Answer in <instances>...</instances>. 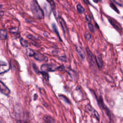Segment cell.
Returning a JSON list of instances; mask_svg holds the SVG:
<instances>
[{
	"label": "cell",
	"instance_id": "6da1fadb",
	"mask_svg": "<svg viewBox=\"0 0 123 123\" xmlns=\"http://www.w3.org/2000/svg\"><path fill=\"white\" fill-rule=\"evenodd\" d=\"M31 9L32 12L35 17L39 19H42L43 18V12L39 5L35 1L32 2L31 6Z\"/></svg>",
	"mask_w": 123,
	"mask_h": 123
},
{
	"label": "cell",
	"instance_id": "7a4b0ae2",
	"mask_svg": "<svg viewBox=\"0 0 123 123\" xmlns=\"http://www.w3.org/2000/svg\"><path fill=\"white\" fill-rule=\"evenodd\" d=\"M58 68L56 65H53L51 64H44L41 67V69L43 72H52L56 70Z\"/></svg>",
	"mask_w": 123,
	"mask_h": 123
},
{
	"label": "cell",
	"instance_id": "3957f363",
	"mask_svg": "<svg viewBox=\"0 0 123 123\" xmlns=\"http://www.w3.org/2000/svg\"><path fill=\"white\" fill-rule=\"evenodd\" d=\"M9 69V65L6 63L0 61V75L7 72Z\"/></svg>",
	"mask_w": 123,
	"mask_h": 123
},
{
	"label": "cell",
	"instance_id": "277c9868",
	"mask_svg": "<svg viewBox=\"0 0 123 123\" xmlns=\"http://www.w3.org/2000/svg\"><path fill=\"white\" fill-rule=\"evenodd\" d=\"M0 92L5 95H8L10 93V91L7 87L1 81H0Z\"/></svg>",
	"mask_w": 123,
	"mask_h": 123
},
{
	"label": "cell",
	"instance_id": "5b68a950",
	"mask_svg": "<svg viewBox=\"0 0 123 123\" xmlns=\"http://www.w3.org/2000/svg\"><path fill=\"white\" fill-rule=\"evenodd\" d=\"M87 55H88L89 59L91 61V63L92 64H94L96 63V58L92 54V52L88 48H87Z\"/></svg>",
	"mask_w": 123,
	"mask_h": 123
},
{
	"label": "cell",
	"instance_id": "8992f818",
	"mask_svg": "<svg viewBox=\"0 0 123 123\" xmlns=\"http://www.w3.org/2000/svg\"><path fill=\"white\" fill-rule=\"evenodd\" d=\"M96 62L99 68H101L103 65V62L100 54H97L96 55Z\"/></svg>",
	"mask_w": 123,
	"mask_h": 123
},
{
	"label": "cell",
	"instance_id": "52a82bcc",
	"mask_svg": "<svg viewBox=\"0 0 123 123\" xmlns=\"http://www.w3.org/2000/svg\"><path fill=\"white\" fill-rule=\"evenodd\" d=\"M34 56L35 59L39 61H48V58L46 57H45V56H44L43 55H41V54H35V55Z\"/></svg>",
	"mask_w": 123,
	"mask_h": 123
},
{
	"label": "cell",
	"instance_id": "ba28073f",
	"mask_svg": "<svg viewBox=\"0 0 123 123\" xmlns=\"http://www.w3.org/2000/svg\"><path fill=\"white\" fill-rule=\"evenodd\" d=\"M109 21L111 23V24L114 27H115L118 30H121L122 29V28H121V26L120 25V24H118V22H116V21L114 20V19L113 18H110L109 19Z\"/></svg>",
	"mask_w": 123,
	"mask_h": 123
},
{
	"label": "cell",
	"instance_id": "9c48e42d",
	"mask_svg": "<svg viewBox=\"0 0 123 123\" xmlns=\"http://www.w3.org/2000/svg\"><path fill=\"white\" fill-rule=\"evenodd\" d=\"M77 51L78 54L80 57V58L82 59H84L85 58V53L83 50V49L79 46H77Z\"/></svg>",
	"mask_w": 123,
	"mask_h": 123
},
{
	"label": "cell",
	"instance_id": "30bf717a",
	"mask_svg": "<svg viewBox=\"0 0 123 123\" xmlns=\"http://www.w3.org/2000/svg\"><path fill=\"white\" fill-rule=\"evenodd\" d=\"M7 38V33L5 30H0V38L2 40H5Z\"/></svg>",
	"mask_w": 123,
	"mask_h": 123
},
{
	"label": "cell",
	"instance_id": "8fae6325",
	"mask_svg": "<svg viewBox=\"0 0 123 123\" xmlns=\"http://www.w3.org/2000/svg\"><path fill=\"white\" fill-rule=\"evenodd\" d=\"M44 120L46 122H48V123L55 122V121L54 120V119L52 118V117H51L50 116H45L44 117Z\"/></svg>",
	"mask_w": 123,
	"mask_h": 123
},
{
	"label": "cell",
	"instance_id": "7c38bea8",
	"mask_svg": "<svg viewBox=\"0 0 123 123\" xmlns=\"http://www.w3.org/2000/svg\"><path fill=\"white\" fill-rule=\"evenodd\" d=\"M27 54L29 56H30V57H32V56H34L35 55V52L32 50L31 49H27Z\"/></svg>",
	"mask_w": 123,
	"mask_h": 123
},
{
	"label": "cell",
	"instance_id": "4fadbf2b",
	"mask_svg": "<svg viewBox=\"0 0 123 123\" xmlns=\"http://www.w3.org/2000/svg\"><path fill=\"white\" fill-rule=\"evenodd\" d=\"M77 10L78 12L79 13H80V14H82V13H84V8L82 7V5H77Z\"/></svg>",
	"mask_w": 123,
	"mask_h": 123
},
{
	"label": "cell",
	"instance_id": "5bb4252c",
	"mask_svg": "<svg viewBox=\"0 0 123 123\" xmlns=\"http://www.w3.org/2000/svg\"><path fill=\"white\" fill-rule=\"evenodd\" d=\"M59 21H60V23H61V25L62 27L63 28V29L64 30V31H65V28H66V26H65V24L64 22V21L63 20L62 18H61V17H60L59 18Z\"/></svg>",
	"mask_w": 123,
	"mask_h": 123
},
{
	"label": "cell",
	"instance_id": "9a60e30c",
	"mask_svg": "<svg viewBox=\"0 0 123 123\" xmlns=\"http://www.w3.org/2000/svg\"><path fill=\"white\" fill-rule=\"evenodd\" d=\"M113 1L118 5L121 6H123V0H113Z\"/></svg>",
	"mask_w": 123,
	"mask_h": 123
},
{
	"label": "cell",
	"instance_id": "2e32d148",
	"mask_svg": "<svg viewBox=\"0 0 123 123\" xmlns=\"http://www.w3.org/2000/svg\"><path fill=\"white\" fill-rule=\"evenodd\" d=\"M20 42H21V45L23 46V47H27L28 45L27 42L26 41H25V40H24L23 38H21V40H20Z\"/></svg>",
	"mask_w": 123,
	"mask_h": 123
},
{
	"label": "cell",
	"instance_id": "e0dca14e",
	"mask_svg": "<svg viewBox=\"0 0 123 123\" xmlns=\"http://www.w3.org/2000/svg\"><path fill=\"white\" fill-rule=\"evenodd\" d=\"M89 29L90 30L92 31V32H94V27H93V26L91 24V23H89Z\"/></svg>",
	"mask_w": 123,
	"mask_h": 123
},
{
	"label": "cell",
	"instance_id": "ac0fdd59",
	"mask_svg": "<svg viewBox=\"0 0 123 123\" xmlns=\"http://www.w3.org/2000/svg\"><path fill=\"white\" fill-rule=\"evenodd\" d=\"M47 1L50 4L51 6H53L55 7V3L54 2L53 0H47Z\"/></svg>",
	"mask_w": 123,
	"mask_h": 123
},
{
	"label": "cell",
	"instance_id": "d6986e66",
	"mask_svg": "<svg viewBox=\"0 0 123 123\" xmlns=\"http://www.w3.org/2000/svg\"><path fill=\"white\" fill-rule=\"evenodd\" d=\"M85 37H86V39H87V40H90V39H91V35L90 34L87 33V34L85 35Z\"/></svg>",
	"mask_w": 123,
	"mask_h": 123
},
{
	"label": "cell",
	"instance_id": "ffe728a7",
	"mask_svg": "<svg viewBox=\"0 0 123 123\" xmlns=\"http://www.w3.org/2000/svg\"><path fill=\"white\" fill-rule=\"evenodd\" d=\"M43 76L44 77H45V78L46 79V80H48V78H49V77H48V75L45 72H43Z\"/></svg>",
	"mask_w": 123,
	"mask_h": 123
},
{
	"label": "cell",
	"instance_id": "44dd1931",
	"mask_svg": "<svg viewBox=\"0 0 123 123\" xmlns=\"http://www.w3.org/2000/svg\"><path fill=\"white\" fill-rule=\"evenodd\" d=\"M53 28H54V30H55V32H56L57 34L58 35V31H57V28H56V26L55 24L53 25Z\"/></svg>",
	"mask_w": 123,
	"mask_h": 123
},
{
	"label": "cell",
	"instance_id": "7402d4cb",
	"mask_svg": "<svg viewBox=\"0 0 123 123\" xmlns=\"http://www.w3.org/2000/svg\"><path fill=\"white\" fill-rule=\"evenodd\" d=\"M86 19L88 21H91V19L90 17V16H86Z\"/></svg>",
	"mask_w": 123,
	"mask_h": 123
},
{
	"label": "cell",
	"instance_id": "603a6c76",
	"mask_svg": "<svg viewBox=\"0 0 123 123\" xmlns=\"http://www.w3.org/2000/svg\"><path fill=\"white\" fill-rule=\"evenodd\" d=\"M93 2H94V3H98L99 2H100V0H93Z\"/></svg>",
	"mask_w": 123,
	"mask_h": 123
},
{
	"label": "cell",
	"instance_id": "cb8c5ba5",
	"mask_svg": "<svg viewBox=\"0 0 123 123\" xmlns=\"http://www.w3.org/2000/svg\"><path fill=\"white\" fill-rule=\"evenodd\" d=\"M1 122H2V121H1V120H0V123H1Z\"/></svg>",
	"mask_w": 123,
	"mask_h": 123
}]
</instances>
